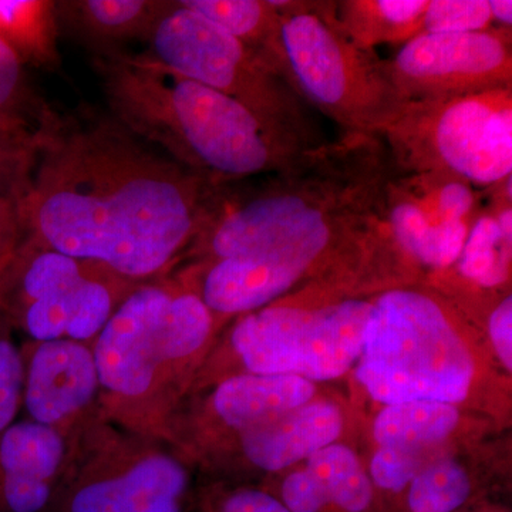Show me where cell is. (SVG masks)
I'll return each instance as SVG.
<instances>
[{
  "mask_svg": "<svg viewBox=\"0 0 512 512\" xmlns=\"http://www.w3.org/2000/svg\"><path fill=\"white\" fill-rule=\"evenodd\" d=\"M214 188L111 116L57 114L20 217L26 238L143 284L183 262Z\"/></svg>",
  "mask_w": 512,
  "mask_h": 512,
  "instance_id": "6da1fadb",
  "label": "cell"
},
{
  "mask_svg": "<svg viewBox=\"0 0 512 512\" xmlns=\"http://www.w3.org/2000/svg\"><path fill=\"white\" fill-rule=\"evenodd\" d=\"M93 66L117 123L215 187L286 170L312 150L146 53H96Z\"/></svg>",
  "mask_w": 512,
  "mask_h": 512,
  "instance_id": "7a4b0ae2",
  "label": "cell"
},
{
  "mask_svg": "<svg viewBox=\"0 0 512 512\" xmlns=\"http://www.w3.org/2000/svg\"><path fill=\"white\" fill-rule=\"evenodd\" d=\"M370 299L362 352L350 372L357 392L377 407L430 400L507 424L511 377L456 303L426 284Z\"/></svg>",
  "mask_w": 512,
  "mask_h": 512,
  "instance_id": "3957f363",
  "label": "cell"
},
{
  "mask_svg": "<svg viewBox=\"0 0 512 512\" xmlns=\"http://www.w3.org/2000/svg\"><path fill=\"white\" fill-rule=\"evenodd\" d=\"M394 171L382 138L339 134L255 185L215 187L181 264L264 254L362 220Z\"/></svg>",
  "mask_w": 512,
  "mask_h": 512,
  "instance_id": "277c9868",
  "label": "cell"
},
{
  "mask_svg": "<svg viewBox=\"0 0 512 512\" xmlns=\"http://www.w3.org/2000/svg\"><path fill=\"white\" fill-rule=\"evenodd\" d=\"M222 329L174 272L138 285L92 345L101 416L164 440L171 414L190 393Z\"/></svg>",
  "mask_w": 512,
  "mask_h": 512,
  "instance_id": "5b68a950",
  "label": "cell"
},
{
  "mask_svg": "<svg viewBox=\"0 0 512 512\" xmlns=\"http://www.w3.org/2000/svg\"><path fill=\"white\" fill-rule=\"evenodd\" d=\"M370 309V296L309 282L225 325L190 393L237 375L295 376L316 384L342 379L362 352Z\"/></svg>",
  "mask_w": 512,
  "mask_h": 512,
  "instance_id": "8992f818",
  "label": "cell"
},
{
  "mask_svg": "<svg viewBox=\"0 0 512 512\" xmlns=\"http://www.w3.org/2000/svg\"><path fill=\"white\" fill-rule=\"evenodd\" d=\"M487 190L454 175L399 173L370 208L362 239L360 292L426 284L457 261Z\"/></svg>",
  "mask_w": 512,
  "mask_h": 512,
  "instance_id": "52a82bcc",
  "label": "cell"
},
{
  "mask_svg": "<svg viewBox=\"0 0 512 512\" xmlns=\"http://www.w3.org/2000/svg\"><path fill=\"white\" fill-rule=\"evenodd\" d=\"M281 15L286 73L309 107L342 136H377L404 103L375 50L362 49L336 19V2L272 0Z\"/></svg>",
  "mask_w": 512,
  "mask_h": 512,
  "instance_id": "ba28073f",
  "label": "cell"
},
{
  "mask_svg": "<svg viewBox=\"0 0 512 512\" xmlns=\"http://www.w3.org/2000/svg\"><path fill=\"white\" fill-rule=\"evenodd\" d=\"M49 512H187L194 471L170 444L104 419L99 407L66 437Z\"/></svg>",
  "mask_w": 512,
  "mask_h": 512,
  "instance_id": "9c48e42d",
  "label": "cell"
},
{
  "mask_svg": "<svg viewBox=\"0 0 512 512\" xmlns=\"http://www.w3.org/2000/svg\"><path fill=\"white\" fill-rule=\"evenodd\" d=\"M399 173H441L487 190L512 174V89L404 101L377 134Z\"/></svg>",
  "mask_w": 512,
  "mask_h": 512,
  "instance_id": "30bf717a",
  "label": "cell"
},
{
  "mask_svg": "<svg viewBox=\"0 0 512 512\" xmlns=\"http://www.w3.org/2000/svg\"><path fill=\"white\" fill-rule=\"evenodd\" d=\"M148 57L217 90L286 136L315 148L320 140L311 107L268 62L227 32L170 0L147 40Z\"/></svg>",
  "mask_w": 512,
  "mask_h": 512,
  "instance_id": "8fae6325",
  "label": "cell"
},
{
  "mask_svg": "<svg viewBox=\"0 0 512 512\" xmlns=\"http://www.w3.org/2000/svg\"><path fill=\"white\" fill-rule=\"evenodd\" d=\"M138 285L25 237L0 272V312L30 342L67 339L92 346Z\"/></svg>",
  "mask_w": 512,
  "mask_h": 512,
  "instance_id": "7c38bea8",
  "label": "cell"
},
{
  "mask_svg": "<svg viewBox=\"0 0 512 512\" xmlns=\"http://www.w3.org/2000/svg\"><path fill=\"white\" fill-rule=\"evenodd\" d=\"M320 392V384L302 377H227L187 394L165 426L164 441L194 471L205 457L239 434L309 402Z\"/></svg>",
  "mask_w": 512,
  "mask_h": 512,
  "instance_id": "4fadbf2b",
  "label": "cell"
},
{
  "mask_svg": "<svg viewBox=\"0 0 512 512\" xmlns=\"http://www.w3.org/2000/svg\"><path fill=\"white\" fill-rule=\"evenodd\" d=\"M384 67L403 101L512 89V29L420 33Z\"/></svg>",
  "mask_w": 512,
  "mask_h": 512,
  "instance_id": "5bb4252c",
  "label": "cell"
},
{
  "mask_svg": "<svg viewBox=\"0 0 512 512\" xmlns=\"http://www.w3.org/2000/svg\"><path fill=\"white\" fill-rule=\"evenodd\" d=\"M352 417L345 400L320 392L309 402L228 441L198 463L194 473L207 481L261 483L345 441L353 427Z\"/></svg>",
  "mask_w": 512,
  "mask_h": 512,
  "instance_id": "9a60e30c",
  "label": "cell"
},
{
  "mask_svg": "<svg viewBox=\"0 0 512 512\" xmlns=\"http://www.w3.org/2000/svg\"><path fill=\"white\" fill-rule=\"evenodd\" d=\"M512 174L487 188L483 210L457 261L426 285L456 303L478 326L495 302L511 293Z\"/></svg>",
  "mask_w": 512,
  "mask_h": 512,
  "instance_id": "2e32d148",
  "label": "cell"
},
{
  "mask_svg": "<svg viewBox=\"0 0 512 512\" xmlns=\"http://www.w3.org/2000/svg\"><path fill=\"white\" fill-rule=\"evenodd\" d=\"M22 353L23 419L69 436L99 407L100 380L92 346L67 339L26 340Z\"/></svg>",
  "mask_w": 512,
  "mask_h": 512,
  "instance_id": "e0dca14e",
  "label": "cell"
},
{
  "mask_svg": "<svg viewBox=\"0 0 512 512\" xmlns=\"http://www.w3.org/2000/svg\"><path fill=\"white\" fill-rule=\"evenodd\" d=\"M67 440L52 427L16 420L0 434V512H49Z\"/></svg>",
  "mask_w": 512,
  "mask_h": 512,
  "instance_id": "ac0fdd59",
  "label": "cell"
},
{
  "mask_svg": "<svg viewBox=\"0 0 512 512\" xmlns=\"http://www.w3.org/2000/svg\"><path fill=\"white\" fill-rule=\"evenodd\" d=\"M497 424L456 404L420 402L377 407L370 420L373 447L446 454L473 446Z\"/></svg>",
  "mask_w": 512,
  "mask_h": 512,
  "instance_id": "d6986e66",
  "label": "cell"
},
{
  "mask_svg": "<svg viewBox=\"0 0 512 512\" xmlns=\"http://www.w3.org/2000/svg\"><path fill=\"white\" fill-rule=\"evenodd\" d=\"M478 443L436 458L421 468L399 512H467L484 504L493 471L478 466Z\"/></svg>",
  "mask_w": 512,
  "mask_h": 512,
  "instance_id": "ffe728a7",
  "label": "cell"
},
{
  "mask_svg": "<svg viewBox=\"0 0 512 512\" xmlns=\"http://www.w3.org/2000/svg\"><path fill=\"white\" fill-rule=\"evenodd\" d=\"M170 0H64L57 19L96 53L120 50L130 40L146 42Z\"/></svg>",
  "mask_w": 512,
  "mask_h": 512,
  "instance_id": "44dd1931",
  "label": "cell"
},
{
  "mask_svg": "<svg viewBox=\"0 0 512 512\" xmlns=\"http://www.w3.org/2000/svg\"><path fill=\"white\" fill-rule=\"evenodd\" d=\"M183 3L264 57L269 66L288 80L281 42V15L272 0H183Z\"/></svg>",
  "mask_w": 512,
  "mask_h": 512,
  "instance_id": "7402d4cb",
  "label": "cell"
},
{
  "mask_svg": "<svg viewBox=\"0 0 512 512\" xmlns=\"http://www.w3.org/2000/svg\"><path fill=\"white\" fill-rule=\"evenodd\" d=\"M429 0H340L336 19L362 49L404 45L421 33Z\"/></svg>",
  "mask_w": 512,
  "mask_h": 512,
  "instance_id": "603a6c76",
  "label": "cell"
},
{
  "mask_svg": "<svg viewBox=\"0 0 512 512\" xmlns=\"http://www.w3.org/2000/svg\"><path fill=\"white\" fill-rule=\"evenodd\" d=\"M56 114L37 96L22 60L0 40V140L37 148Z\"/></svg>",
  "mask_w": 512,
  "mask_h": 512,
  "instance_id": "cb8c5ba5",
  "label": "cell"
},
{
  "mask_svg": "<svg viewBox=\"0 0 512 512\" xmlns=\"http://www.w3.org/2000/svg\"><path fill=\"white\" fill-rule=\"evenodd\" d=\"M56 2L0 0V40L23 64L49 67L59 64Z\"/></svg>",
  "mask_w": 512,
  "mask_h": 512,
  "instance_id": "d4e9b609",
  "label": "cell"
},
{
  "mask_svg": "<svg viewBox=\"0 0 512 512\" xmlns=\"http://www.w3.org/2000/svg\"><path fill=\"white\" fill-rule=\"evenodd\" d=\"M335 512H383L365 461L346 443L332 444L306 460Z\"/></svg>",
  "mask_w": 512,
  "mask_h": 512,
  "instance_id": "484cf974",
  "label": "cell"
},
{
  "mask_svg": "<svg viewBox=\"0 0 512 512\" xmlns=\"http://www.w3.org/2000/svg\"><path fill=\"white\" fill-rule=\"evenodd\" d=\"M194 512H289L276 495L259 484L205 481L195 490Z\"/></svg>",
  "mask_w": 512,
  "mask_h": 512,
  "instance_id": "4316f807",
  "label": "cell"
},
{
  "mask_svg": "<svg viewBox=\"0 0 512 512\" xmlns=\"http://www.w3.org/2000/svg\"><path fill=\"white\" fill-rule=\"evenodd\" d=\"M22 346H18L15 330L0 312V434L9 429L22 412L23 402Z\"/></svg>",
  "mask_w": 512,
  "mask_h": 512,
  "instance_id": "83f0119b",
  "label": "cell"
},
{
  "mask_svg": "<svg viewBox=\"0 0 512 512\" xmlns=\"http://www.w3.org/2000/svg\"><path fill=\"white\" fill-rule=\"evenodd\" d=\"M493 28L488 0H429L421 33H474Z\"/></svg>",
  "mask_w": 512,
  "mask_h": 512,
  "instance_id": "f1b7e54d",
  "label": "cell"
},
{
  "mask_svg": "<svg viewBox=\"0 0 512 512\" xmlns=\"http://www.w3.org/2000/svg\"><path fill=\"white\" fill-rule=\"evenodd\" d=\"M36 147L0 140V204L20 205L29 187Z\"/></svg>",
  "mask_w": 512,
  "mask_h": 512,
  "instance_id": "f546056e",
  "label": "cell"
},
{
  "mask_svg": "<svg viewBox=\"0 0 512 512\" xmlns=\"http://www.w3.org/2000/svg\"><path fill=\"white\" fill-rule=\"evenodd\" d=\"M478 328L483 333L494 362L505 373L512 375V293L503 296L485 313Z\"/></svg>",
  "mask_w": 512,
  "mask_h": 512,
  "instance_id": "4dcf8cb0",
  "label": "cell"
},
{
  "mask_svg": "<svg viewBox=\"0 0 512 512\" xmlns=\"http://www.w3.org/2000/svg\"><path fill=\"white\" fill-rule=\"evenodd\" d=\"M23 238L20 205L0 204V272L9 264Z\"/></svg>",
  "mask_w": 512,
  "mask_h": 512,
  "instance_id": "1f68e13d",
  "label": "cell"
},
{
  "mask_svg": "<svg viewBox=\"0 0 512 512\" xmlns=\"http://www.w3.org/2000/svg\"><path fill=\"white\" fill-rule=\"evenodd\" d=\"M488 6L495 28H512L511 0H488Z\"/></svg>",
  "mask_w": 512,
  "mask_h": 512,
  "instance_id": "d6a6232c",
  "label": "cell"
},
{
  "mask_svg": "<svg viewBox=\"0 0 512 512\" xmlns=\"http://www.w3.org/2000/svg\"><path fill=\"white\" fill-rule=\"evenodd\" d=\"M467 512H508L505 508L497 507V505L483 504L480 507L473 508V510Z\"/></svg>",
  "mask_w": 512,
  "mask_h": 512,
  "instance_id": "836d02e7",
  "label": "cell"
}]
</instances>
